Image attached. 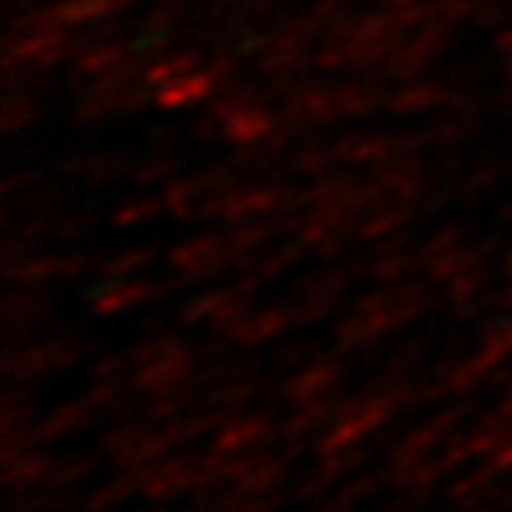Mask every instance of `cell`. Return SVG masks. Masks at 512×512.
<instances>
[{"instance_id":"1","label":"cell","mask_w":512,"mask_h":512,"mask_svg":"<svg viewBox=\"0 0 512 512\" xmlns=\"http://www.w3.org/2000/svg\"><path fill=\"white\" fill-rule=\"evenodd\" d=\"M217 89V79L203 68V72L182 75V79L168 82V86L157 89V104L168 107V111H185V107H196L200 100H207Z\"/></svg>"},{"instance_id":"2","label":"cell","mask_w":512,"mask_h":512,"mask_svg":"<svg viewBox=\"0 0 512 512\" xmlns=\"http://www.w3.org/2000/svg\"><path fill=\"white\" fill-rule=\"evenodd\" d=\"M157 296V288L143 285V281H114V285H104L100 292H96V310L100 313H121L128 310V306L136 303H146V299Z\"/></svg>"},{"instance_id":"3","label":"cell","mask_w":512,"mask_h":512,"mask_svg":"<svg viewBox=\"0 0 512 512\" xmlns=\"http://www.w3.org/2000/svg\"><path fill=\"white\" fill-rule=\"evenodd\" d=\"M452 93L438 82H416V86H406L399 96L392 100V111L395 114H416V111H427V107H438L448 104Z\"/></svg>"},{"instance_id":"4","label":"cell","mask_w":512,"mask_h":512,"mask_svg":"<svg viewBox=\"0 0 512 512\" xmlns=\"http://www.w3.org/2000/svg\"><path fill=\"white\" fill-rule=\"evenodd\" d=\"M338 377H342V367H335V363H317V367H306L299 381H292L288 395H292L296 402L320 399V395L328 392V388L338 381Z\"/></svg>"},{"instance_id":"5","label":"cell","mask_w":512,"mask_h":512,"mask_svg":"<svg viewBox=\"0 0 512 512\" xmlns=\"http://www.w3.org/2000/svg\"><path fill=\"white\" fill-rule=\"evenodd\" d=\"M285 324H288L285 310H267V313H256V317H249L246 313V317L232 328V335L239 338L242 345H253V342H264V338L278 335Z\"/></svg>"},{"instance_id":"6","label":"cell","mask_w":512,"mask_h":512,"mask_svg":"<svg viewBox=\"0 0 512 512\" xmlns=\"http://www.w3.org/2000/svg\"><path fill=\"white\" fill-rule=\"evenodd\" d=\"M264 438H267L264 420H242V424H228L217 434V448L228 452V456H239L246 445H256V441H264Z\"/></svg>"},{"instance_id":"7","label":"cell","mask_w":512,"mask_h":512,"mask_svg":"<svg viewBox=\"0 0 512 512\" xmlns=\"http://www.w3.org/2000/svg\"><path fill=\"white\" fill-rule=\"evenodd\" d=\"M121 168H125V160L111 157V153H93V157H79L72 164H64L68 175H82L89 182H107V178L121 175Z\"/></svg>"},{"instance_id":"8","label":"cell","mask_w":512,"mask_h":512,"mask_svg":"<svg viewBox=\"0 0 512 512\" xmlns=\"http://www.w3.org/2000/svg\"><path fill=\"white\" fill-rule=\"evenodd\" d=\"M480 356H484L491 367H498L502 360H509L512 356V320H498V324H491L488 335H484V349H480Z\"/></svg>"},{"instance_id":"9","label":"cell","mask_w":512,"mask_h":512,"mask_svg":"<svg viewBox=\"0 0 512 512\" xmlns=\"http://www.w3.org/2000/svg\"><path fill=\"white\" fill-rule=\"evenodd\" d=\"M338 160L335 146L328 143H306L303 153L296 157V171L299 175H324V171H331V164Z\"/></svg>"},{"instance_id":"10","label":"cell","mask_w":512,"mask_h":512,"mask_svg":"<svg viewBox=\"0 0 512 512\" xmlns=\"http://www.w3.org/2000/svg\"><path fill=\"white\" fill-rule=\"evenodd\" d=\"M89 420V402H79V406H64L57 416H50L47 424L40 427V438H57V434H68L75 427H82Z\"/></svg>"},{"instance_id":"11","label":"cell","mask_w":512,"mask_h":512,"mask_svg":"<svg viewBox=\"0 0 512 512\" xmlns=\"http://www.w3.org/2000/svg\"><path fill=\"white\" fill-rule=\"evenodd\" d=\"M484 285H488V274L473 264V267H466V271H459V274H452V278H448V296L456 299V303H463V299L477 296Z\"/></svg>"},{"instance_id":"12","label":"cell","mask_w":512,"mask_h":512,"mask_svg":"<svg viewBox=\"0 0 512 512\" xmlns=\"http://www.w3.org/2000/svg\"><path fill=\"white\" fill-rule=\"evenodd\" d=\"M175 168H178V160H171V157H150V160H143V164H136L132 178H136V182H143V185L164 182V178H175Z\"/></svg>"},{"instance_id":"13","label":"cell","mask_w":512,"mask_h":512,"mask_svg":"<svg viewBox=\"0 0 512 512\" xmlns=\"http://www.w3.org/2000/svg\"><path fill=\"white\" fill-rule=\"evenodd\" d=\"M402 221H406V214H402L399 207H392V210H381V214H374V217H367V221H363L360 235H363V239H377V235H388V232H395V228H399Z\"/></svg>"},{"instance_id":"14","label":"cell","mask_w":512,"mask_h":512,"mask_svg":"<svg viewBox=\"0 0 512 512\" xmlns=\"http://www.w3.org/2000/svg\"><path fill=\"white\" fill-rule=\"evenodd\" d=\"M150 249H128V253H121V256H114V260H107L104 264V271L107 274H125V271H136V267H143V264H150Z\"/></svg>"},{"instance_id":"15","label":"cell","mask_w":512,"mask_h":512,"mask_svg":"<svg viewBox=\"0 0 512 512\" xmlns=\"http://www.w3.org/2000/svg\"><path fill=\"white\" fill-rule=\"evenodd\" d=\"M157 210H160L157 200H136L132 207L118 210V214H114V221H118L121 228H132V224H139V221H146V217H153Z\"/></svg>"},{"instance_id":"16","label":"cell","mask_w":512,"mask_h":512,"mask_svg":"<svg viewBox=\"0 0 512 512\" xmlns=\"http://www.w3.org/2000/svg\"><path fill=\"white\" fill-rule=\"evenodd\" d=\"M502 178V164H488V168H477L470 175V182H466V196H473V192L480 189H491V185Z\"/></svg>"},{"instance_id":"17","label":"cell","mask_w":512,"mask_h":512,"mask_svg":"<svg viewBox=\"0 0 512 512\" xmlns=\"http://www.w3.org/2000/svg\"><path fill=\"white\" fill-rule=\"evenodd\" d=\"M32 114H36V107H32V104H22V100H18L15 93L8 96V128L25 125V121H29Z\"/></svg>"}]
</instances>
